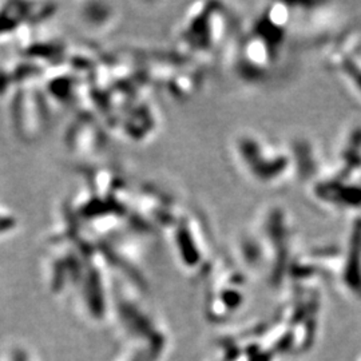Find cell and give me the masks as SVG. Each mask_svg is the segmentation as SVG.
Wrapping results in <instances>:
<instances>
[{"label":"cell","instance_id":"cell-3","mask_svg":"<svg viewBox=\"0 0 361 361\" xmlns=\"http://www.w3.org/2000/svg\"><path fill=\"white\" fill-rule=\"evenodd\" d=\"M331 66L340 62V61H348V65L336 66L338 77L343 80V83L348 87L350 92H353L355 95H357L361 99V59H350L348 58V54H343V55H337L334 58L328 59ZM335 68V67H334Z\"/></svg>","mask_w":361,"mask_h":361},{"label":"cell","instance_id":"cell-1","mask_svg":"<svg viewBox=\"0 0 361 361\" xmlns=\"http://www.w3.org/2000/svg\"><path fill=\"white\" fill-rule=\"evenodd\" d=\"M232 157L247 180L262 188H283L300 173L290 149L271 142L255 133H240L233 138Z\"/></svg>","mask_w":361,"mask_h":361},{"label":"cell","instance_id":"cell-2","mask_svg":"<svg viewBox=\"0 0 361 361\" xmlns=\"http://www.w3.org/2000/svg\"><path fill=\"white\" fill-rule=\"evenodd\" d=\"M182 229L176 234V246L180 250V261L186 267H193L194 262L201 264L209 253L210 241L207 228L197 216H188L180 221Z\"/></svg>","mask_w":361,"mask_h":361}]
</instances>
